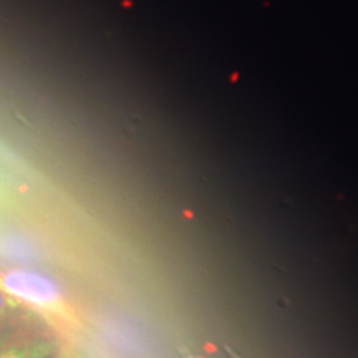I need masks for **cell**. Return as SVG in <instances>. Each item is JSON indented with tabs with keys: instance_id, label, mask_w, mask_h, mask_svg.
I'll return each instance as SVG.
<instances>
[{
	"instance_id": "cell-1",
	"label": "cell",
	"mask_w": 358,
	"mask_h": 358,
	"mask_svg": "<svg viewBox=\"0 0 358 358\" xmlns=\"http://www.w3.org/2000/svg\"><path fill=\"white\" fill-rule=\"evenodd\" d=\"M0 290L22 308L35 313L58 334L73 337L82 332L83 322L62 289L40 272L30 268H0Z\"/></svg>"
},
{
	"instance_id": "cell-2",
	"label": "cell",
	"mask_w": 358,
	"mask_h": 358,
	"mask_svg": "<svg viewBox=\"0 0 358 358\" xmlns=\"http://www.w3.org/2000/svg\"><path fill=\"white\" fill-rule=\"evenodd\" d=\"M53 352V343L45 338H29L10 345H0V358H48Z\"/></svg>"
},
{
	"instance_id": "cell-4",
	"label": "cell",
	"mask_w": 358,
	"mask_h": 358,
	"mask_svg": "<svg viewBox=\"0 0 358 358\" xmlns=\"http://www.w3.org/2000/svg\"><path fill=\"white\" fill-rule=\"evenodd\" d=\"M52 358H69L65 355V353H58V355H55V357H52Z\"/></svg>"
},
{
	"instance_id": "cell-3",
	"label": "cell",
	"mask_w": 358,
	"mask_h": 358,
	"mask_svg": "<svg viewBox=\"0 0 358 358\" xmlns=\"http://www.w3.org/2000/svg\"><path fill=\"white\" fill-rule=\"evenodd\" d=\"M19 308H22L19 303L13 301L12 297H8L6 292H2V290H0V319L10 315V313L17 312Z\"/></svg>"
}]
</instances>
